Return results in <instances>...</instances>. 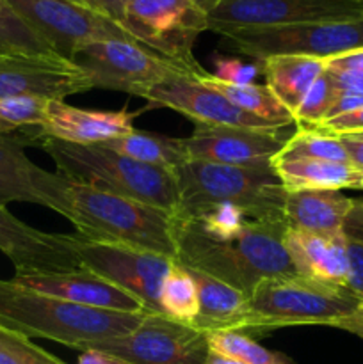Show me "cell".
Segmentation results:
<instances>
[{"mask_svg": "<svg viewBox=\"0 0 363 364\" xmlns=\"http://www.w3.org/2000/svg\"><path fill=\"white\" fill-rule=\"evenodd\" d=\"M32 181L43 206L66 217L84 240L132 245L177 259L171 213L38 166L32 171Z\"/></svg>", "mask_w": 363, "mask_h": 364, "instance_id": "obj_1", "label": "cell"}, {"mask_svg": "<svg viewBox=\"0 0 363 364\" xmlns=\"http://www.w3.org/2000/svg\"><path fill=\"white\" fill-rule=\"evenodd\" d=\"M177 262L201 270L242 294H253L262 281L298 276L283 238L285 219L251 220L233 237L216 238L201 233L173 215Z\"/></svg>", "mask_w": 363, "mask_h": 364, "instance_id": "obj_2", "label": "cell"}, {"mask_svg": "<svg viewBox=\"0 0 363 364\" xmlns=\"http://www.w3.org/2000/svg\"><path fill=\"white\" fill-rule=\"evenodd\" d=\"M148 313L89 308L0 281V323L27 338H45L84 350L132 333Z\"/></svg>", "mask_w": 363, "mask_h": 364, "instance_id": "obj_3", "label": "cell"}, {"mask_svg": "<svg viewBox=\"0 0 363 364\" xmlns=\"http://www.w3.org/2000/svg\"><path fill=\"white\" fill-rule=\"evenodd\" d=\"M39 146L56 162L57 173L70 180L164 210L171 215H177L180 208V188L174 171L137 162L103 144L80 146L41 139Z\"/></svg>", "mask_w": 363, "mask_h": 364, "instance_id": "obj_4", "label": "cell"}, {"mask_svg": "<svg viewBox=\"0 0 363 364\" xmlns=\"http://www.w3.org/2000/svg\"><path fill=\"white\" fill-rule=\"evenodd\" d=\"M174 174L180 188L178 210L231 205L256 220L285 219L287 191L273 167L249 169L189 159Z\"/></svg>", "mask_w": 363, "mask_h": 364, "instance_id": "obj_5", "label": "cell"}, {"mask_svg": "<svg viewBox=\"0 0 363 364\" xmlns=\"http://www.w3.org/2000/svg\"><path fill=\"white\" fill-rule=\"evenodd\" d=\"M255 331L294 326H331L363 306L347 287L301 276L262 281L249 295Z\"/></svg>", "mask_w": 363, "mask_h": 364, "instance_id": "obj_6", "label": "cell"}, {"mask_svg": "<svg viewBox=\"0 0 363 364\" xmlns=\"http://www.w3.org/2000/svg\"><path fill=\"white\" fill-rule=\"evenodd\" d=\"M121 27L137 43L191 73H205L192 55L196 39L209 31V14L194 0H130Z\"/></svg>", "mask_w": 363, "mask_h": 364, "instance_id": "obj_7", "label": "cell"}, {"mask_svg": "<svg viewBox=\"0 0 363 364\" xmlns=\"http://www.w3.org/2000/svg\"><path fill=\"white\" fill-rule=\"evenodd\" d=\"M237 52L263 60L273 55H305L330 60L363 48V18L345 21L238 28L223 34Z\"/></svg>", "mask_w": 363, "mask_h": 364, "instance_id": "obj_8", "label": "cell"}, {"mask_svg": "<svg viewBox=\"0 0 363 364\" xmlns=\"http://www.w3.org/2000/svg\"><path fill=\"white\" fill-rule=\"evenodd\" d=\"M84 350L102 352L123 364H205L210 352L205 333L162 313H148L132 333Z\"/></svg>", "mask_w": 363, "mask_h": 364, "instance_id": "obj_9", "label": "cell"}, {"mask_svg": "<svg viewBox=\"0 0 363 364\" xmlns=\"http://www.w3.org/2000/svg\"><path fill=\"white\" fill-rule=\"evenodd\" d=\"M71 63L88 75L91 87L112 89L139 98L167 75L187 71L144 45L125 39L89 43L75 53Z\"/></svg>", "mask_w": 363, "mask_h": 364, "instance_id": "obj_10", "label": "cell"}, {"mask_svg": "<svg viewBox=\"0 0 363 364\" xmlns=\"http://www.w3.org/2000/svg\"><path fill=\"white\" fill-rule=\"evenodd\" d=\"M82 269L110 281L139 301L146 313L160 311V290L174 259L132 245L91 242L78 237Z\"/></svg>", "mask_w": 363, "mask_h": 364, "instance_id": "obj_11", "label": "cell"}, {"mask_svg": "<svg viewBox=\"0 0 363 364\" xmlns=\"http://www.w3.org/2000/svg\"><path fill=\"white\" fill-rule=\"evenodd\" d=\"M7 2L52 46L57 55L68 60L73 59L75 53L89 43L105 41V39L135 41L116 21L70 0H7Z\"/></svg>", "mask_w": 363, "mask_h": 364, "instance_id": "obj_12", "label": "cell"}, {"mask_svg": "<svg viewBox=\"0 0 363 364\" xmlns=\"http://www.w3.org/2000/svg\"><path fill=\"white\" fill-rule=\"evenodd\" d=\"M359 18L363 0H219L209 14V31L223 36L238 28Z\"/></svg>", "mask_w": 363, "mask_h": 364, "instance_id": "obj_13", "label": "cell"}, {"mask_svg": "<svg viewBox=\"0 0 363 364\" xmlns=\"http://www.w3.org/2000/svg\"><path fill=\"white\" fill-rule=\"evenodd\" d=\"M298 124L281 128H241L196 124L189 137L182 139L185 153L192 160L221 166L269 169Z\"/></svg>", "mask_w": 363, "mask_h": 364, "instance_id": "obj_14", "label": "cell"}, {"mask_svg": "<svg viewBox=\"0 0 363 364\" xmlns=\"http://www.w3.org/2000/svg\"><path fill=\"white\" fill-rule=\"evenodd\" d=\"M152 107H167L184 114L194 124L241 128H281L258 119L253 114L235 107L221 92L203 84L198 75L177 71L152 85L141 96Z\"/></svg>", "mask_w": 363, "mask_h": 364, "instance_id": "obj_15", "label": "cell"}, {"mask_svg": "<svg viewBox=\"0 0 363 364\" xmlns=\"http://www.w3.org/2000/svg\"><path fill=\"white\" fill-rule=\"evenodd\" d=\"M77 245L78 235L36 230L0 206V251L13 262L16 276L80 270Z\"/></svg>", "mask_w": 363, "mask_h": 364, "instance_id": "obj_16", "label": "cell"}, {"mask_svg": "<svg viewBox=\"0 0 363 364\" xmlns=\"http://www.w3.org/2000/svg\"><path fill=\"white\" fill-rule=\"evenodd\" d=\"M91 87L88 75L64 57H4L0 59V100H63Z\"/></svg>", "mask_w": 363, "mask_h": 364, "instance_id": "obj_17", "label": "cell"}, {"mask_svg": "<svg viewBox=\"0 0 363 364\" xmlns=\"http://www.w3.org/2000/svg\"><path fill=\"white\" fill-rule=\"evenodd\" d=\"M139 112L128 110H89L68 105L64 100H48L43 123L32 139H56L70 144L93 146L134 130Z\"/></svg>", "mask_w": 363, "mask_h": 364, "instance_id": "obj_18", "label": "cell"}, {"mask_svg": "<svg viewBox=\"0 0 363 364\" xmlns=\"http://www.w3.org/2000/svg\"><path fill=\"white\" fill-rule=\"evenodd\" d=\"M14 284L38 294L52 295L64 299L75 304L89 306V308L114 309L127 313H146L142 304L132 295L114 287L110 281L80 269L73 272H50V274H28V276H14Z\"/></svg>", "mask_w": 363, "mask_h": 364, "instance_id": "obj_19", "label": "cell"}, {"mask_svg": "<svg viewBox=\"0 0 363 364\" xmlns=\"http://www.w3.org/2000/svg\"><path fill=\"white\" fill-rule=\"evenodd\" d=\"M283 244L298 276L319 283L347 287L351 263L349 242L344 233L317 235L287 228Z\"/></svg>", "mask_w": 363, "mask_h": 364, "instance_id": "obj_20", "label": "cell"}, {"mask_svg": "<svg viewBox=\"0 0 363 364\" xmlns=\"http://www.w3.org/2000/svg\"><path fill=\"white\" fill-rule=\"evenodd\" d=\"M187 269V267H185ZM198 288L199 309L192 327L205 334L221 331H255L248 295L196 269H187Z\"/></svg>", "mask_w": 363, "mask_h": 364, "instance_id": "obj_21", "label": "cell"}, {"mask_svg": "<svg viewBox=\"0 0 363 364\" xmlns=\"http://www.w3.org/2000/svg\"><path fill=\"white\" fill-rule=\"evenodd\" d=\"M352 199L340 191L287 192L283 206L288 230L317 235L342 233Z\"/></svg>", "mask_w": 363, "mask_h": 364, "instance_id": "obj_22", "label": "cell"}, {"mask_svg": "<svg viewBox=\"0 0 363 364\" xmlns=\"http://www.w3.org/2000/svg\"><path fill=\"white\" fill-rule=\"evenodd\" d=\"M260 68L267 87L294 117L313 82L326 70V60L305 55H273L260 60Z\"/></svg>", "mask_w": 363, "mask_h": 364, "instance_id": "obj_23", "label": "cell"}, {"mask_svg": "<svg viewBox=\"0 0 363 364\" xmlns=\"http://www.w3.org/2000/svg\"><path fill=\"white\" fill-rule=\"evenodd\" d=\"M273 169L287 192L362 188L363 183L362 171L344 162L285 160V162H274Z\"/></svg>", "mask_w": 363, "mask_h": 364, "instance_id": "obj_24", "label": "cell"}, {"mask_svg": "<svg viewBox=\"0 0 363 364\" xmlns=\"http://www.w3.org/2000/svg\"><path fill=\"white\" fill-rule=\"evenodd\" d=\"M103 146L121 155L130 156L137 162L169 171H177L189 160L182 139L166 137V135L135 130V128L112 141L103 142Z\"/></svg>", "mask_w": 363, "mask_h": 364, "instance_id": "obj_25", "label": "cell"}, {"mask_svg": "<svg viewBox=\"0 0 363 364\" xmlns=\"http://www.w3.org/2000/svg\"><path fill=\"white\" fill-rule=\"evenodd\" d=\"M199 80L212 87L214 91L221 92L226 100H230L235 107H238L244 112L253 114L258 119L265 121V123L273 124V127H288L294 124V117L292 114L281 105L276 100V96L270 92V89L265 84H228V82L219 80L217 77L209 73L198 75Z\"/></svg>", "mask_w": 363, "mask_h": 364, "instance_id": "obj_26", "label": "cell"}, {"mask_svg": "<svg viewBox=\"0 0 363 364\" xmlns=\"http://www.w3.org/2000/svg\"><path fill=\"white\" fill-rule=\"evenodd\" d=\"M53 55L57 53L52 46L16 13L7 0H0V59Z\"/></svg>", "mask_w": 363, "mask_h": 364, "instance_id": "obj_27", "label": "cell"}, {"mask_svg": "<svg viewBox=\"0 0 363 364\" xmlns=\"http://www.w3.org/2000/svg\"><path fill=\"white\" fill-rule=\"evenodd\" d=\"M285 160H330L349 164L347 153L337 135L313 127H298L287 144L274 156L273 164Z\"/></svg>", "mask_w": 363, "mask_h": 364, "instance_id": "obj_28", "label": "cell"}, {"mask_svg": "<svg viewBox=\"0 0 363 364\" xmlns=\"http://www.w3.org/2000/svg\"><path fill=\"white\" fill-rule=\"evenodd\" d=\"M199 301L194 279L184 265L174 259L160 290V311L169 318L192 326L198 316Z\"/></svg>", "mask_w": 363, "mask_h": 364, "instance_id": "obj_29", "label": "cell"}, {"mask_svg": "<svg viewBox=\"0 0 363 364\" xmlns=\"http://www.w3.org/2000/svg\"><path fill=\"white\" fill-rule=\"evenodd\" d=\"M206 340H209L210 352L244 364H290L283 354L262 347L242 331H221V333L206 334Z\"/></svg>", "mask_w": 363, "mask_h": 364, "instance_id": "obj_30", "label": "cell"}, {"mask_svg": "<svg viewBox=\"0 0 363 364\" xmlns=\"http://www.w3.org/2000/svg\"><path fill=\"white\" fill-rule=\"evenodd\" d=\"M46 98H4L0 100V134L38 128L45 117Z\"/></svg>", "mask_w": 363, "mask_h": 364, "instance_id": "obj_31", "label": "cell"}, {"mask_svg": "<svg viewBox=\"0 0 363 364\" xmlns=\"http://www.w3.org/2000/svg\"><path fill=\"white\" fill-rule=\"evenodd\" d=\"M0 364H66L39 348L25 334L0 323Z\"/></svg>", "mask_w": 363, "mask_h": 364, "instance_id": "obj_32", "label": "cell"}, {"mask_svg": "<svg viewBox=\"0 0 363 364\" xmlns=\"http://www.w3.org/2000/svg\"><path fill=\"white\" fill-rule=\"evenodd\" d=\"M335 96H337V87L333 84V78L324 70V73L313 82L310 91L302 98L301 105L294 112L295 124L298 127H315V124L322 123L333 105Z\"/></svg>", "mask_w": 363, "mask_h": 364, "instance_id": "obj_33", "label": "cell"}, {"mask_svg": "<svg viewBox=\"0 0 363 364\" xmlns=\"http://www.w3.org/2000/svg\"><path fill=\"white\" fill-rule=\"evenodd\" d=\"M258 73L260 68L255 64H244L238 59H216V75L214 77L228 82V84H253Z\"/></svg>", "mask_w": 363, "mask_h": 364, "instance_id": "obj_34", "label": "cell"}, {"mask_svg": "<svg viewBox=\"0 0 363 364\" xmlns=\"http://www.w3.org/2000/svg\"><path fill=\"white\" fill-rule=\"evenodd\" d=\"M313 128H319V130L326 132V134H331V135L356 134V132H363V107L352 110V112L333 117V119L322 121V123L315 124Z\"/></svg>", "mask_w": 363, "mask_h": 364, "instance_id": "obj_35", "label": "cell"}, {"mask_svg": "<svg viewBox=\"0 0 363 364\" xmlns=\"http://www.w3.org/2000/svg\"><path fill=\"white\" fill-rule=\"evenodd\" d=\"M347 247H349V263H351L347 288L363 301V245L354 244V242H349Z\"/></svg>", "mask_w": 363, "mask_h": 364, "instance_id": "obj_36", "label": "cell"}, {"mask_svg": "<svg viewBox=\"0 0 363 364\" xmlns=\"http://www.w3.org/2000/svg\"><path fill=\"white\" fill-rule=\"evenodd\" d=\"M342 233L349 242L363 245V199H352V206L344 220Z\"/></svg>", "mask_w": 363, "mask_h": 364, "instance_id": "obj_37", "label": "cell"}, {"mask_svg": "<svg viewBox=\"0 0 363 364\" xmlns=\"http://www.w3.org/2000/svg\"><path fill=\"white\" fill-rule=\"evenodd\" d=\"M340 144L344 146L345 153H347L349 164L356 167L363 173V132H356V134H342L337 135Z\"/></svg>", "mask_w": 363, "mask_h": 364, "instance_id": "obj_38", "label": "cell"}, {"mask_svg": "<svg viewBox=\"0 0 363 364\" xmlns=\"http://www.w3.org/2000/svg\"><path fill=\"white\" fill-rule=\"evenodd\" d=\"M128 2H130V0H84V4L89 9L110 18V20L116 21L117 25L123 23L125 7H127Z\"/></svg>", "mask_w": 363, "mask_h": 364, "instance_id": "obj_39", "label": "cell"}, {"mask_svg": "<svg viewBox=\"0 0 363 364\" xmlns=\"http://www.w3.org/2000/svg\"><path fill=\"white\" fill-rule=\"evenodd\" d=\"M326 68L333 71H349V73L363 75V48L326 60Z\"/></svg>", "mask_w": 363, "mask_h": 364, "instance_id": "obj_40", "label": "cell"}, {"mask_svg": "<svg viewBox=\"0 0 363 364\" xmlns=\"http://www.w3.org/2000/svg\"><path fill=\"white\" fill-rule=\"evenodd\" d=\"M330 327H337V329L347 331V333L354 334V336L362 338L363 340V306L359 309H356L354 313H351V315L333 322Z\"/></svg>", "mask_w": 363, "mask_h": 364, "instance_id": "obj_41", "label": "cell"}, {"mask_svg": "<svg viewBox=\"0 0 363 364\" xmlns=\"http://www.w3.org/2000/svg\"><path fill=\"white\" fill-rule=\"evenodd\" d=\"M77 364H123L117 359L110 358V355L102 354V352H96V350H84L78 358Z\"/></svg>", "mask_w": 363, "mask_h": 364, "instance_id": "obj_42", "label": "cell"}, {"mask_svg": "<svg viewBox=\"0 0 363 364\" xmlns=\"http://www.w3.org/2000/svg\"><path fill=\"white\" fill-rule=\"evenodd\" d=\"M205 364H244V363L235 361V359H230V358H224V355H219V354H214V352H209V355H206L205 359Z\"/></svg>", "mask_w": 363, "mask_h": 364, "instance_id": "obj_43", "label": "cell"}, {"mask_svg": "<svg viewBox=\"0 0 363 364\" xmlns=\"http://www.w3.org/2000/svg\"><path fill=\"white\" fill-rule=\"evenodd\" d=\"M194 2L198 4V6L201 7V9L205 11L206 14H210V13H212V11L217 7V4H219V0H194Z\"/></svg>", "mask_w": 363, "mask_h": 364, "instance_id": "obj_44", "label": "cell"}, {"mask_svg": "<svg viewBox=\"0 0 363 364\" xmlns=\"http://www.w3.org/2000/svg\"><path fill=\"white\" fill-rule=\"evenodd\" d=\"M70 2H75V4H80V6H85L84 0H70ZM85 7H88V6H85Z\"/></svg>", "mask_w": 363, "mask_h": 364, "instance_id": "obj_45", "label": "cell"}, {"mask_svg": "<svg viewBox=\"0 0 363 364\" xmlns=\"http://www.w3.org/2000/svg\"><path fill=\"white\" fill-rule=\"evenodd\" d=\"M362 188H363V183H362Z\"/></svg>", "mask_w": 363, "mask_h": 364, "instance_id": "obj_46", "label": "cell"}]
</instances>
